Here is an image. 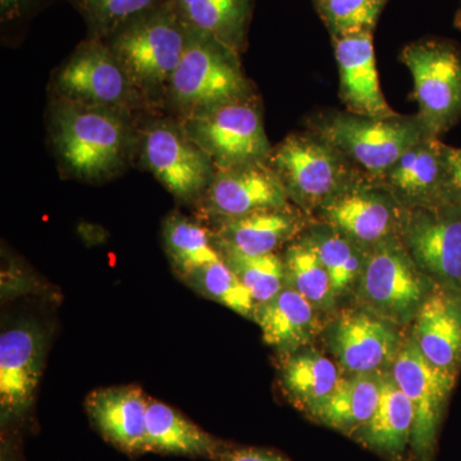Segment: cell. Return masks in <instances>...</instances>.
<instances>
[{
  "mask_svg": "<svg viewBox=\"0 0 461 461\" xmlns=\"http://www.w3.org/2000/svg\"><path fill=\"white\" fill-rule=\"evenodd\" d=\"M305 221L293 206L256 212L244 217L218 222L212 238L218 250H233L245 256L275 254L294 241Z\"/></svg>",
  "mask_w": 461,
  "mask_h": 461,
  "instance_id": "obj_21",
  "label": "cell"
},
{
  "mask_svg": "<svg viewBox=\"0 0 461 461\" xmlns=\"http://www.w3.org/2000/svg\"><path fill=\"white\" fill-rule=\"evenodd\" d=\"M456 23H457V25H459L461 27V9H460L459 14H457Z\"/></svg>",
  "mask_w": 461,
  "mask_h": 461,
  "instance_id": "obj_38",
  "label": "cell"
},
{
  "mask_svg": "<svg viewBox=\"0 0 461 461\" xmlns=\"http://www.w3.org/2000/svg\"><path fill=\"white\" fill-rule=\"evenodd\" d=\"M206 218H232L291 206L284 185L267 162L215 169L213 181L198 203Z\"/></svg>",
  "mask_w": 461,
  "mask_h": 461,
  "instance_id": "obj_14",
  "label": "cell"
},
{
  "mask_svg": "<svg viewBox=\"0 0 461 461\" xmlns=\"http://www.w3.org/2000/svg\"><path fill=\"white\" fill-rule=\"evenodd\" d=\"M414 81V98L429 138L439 139L461 118V51L444 39L406 45L400 57Z\"/></svg>",
  "mask_w": 461,
  "mask_h": 461,
  "instance_id": "obj_7",
  "label": "cell"
},
{
  "mask_svg": "<svg viewBox=\"0 0 461 461\" xmlns=\"http://www.w3.org/2000/svg\"><path fill=\"white\" fill-rule=\"evenodd\" d=\"M163 241L173 268L181 278L222 258L215 248L212 233L202 223L178 213L166 218Z\"/></svg>",
  "mask_w": 461,
  "mask_h": 461,
  "instance_id": "obj_30",
  "label": "cell"
},
{
  "mask_svg": "<svg viewBox=\"0 0 461 461\" xmlns=\"http://www.w3.org/2000/svg\"><path fill=\"white\" fill-rule=\"evenodd\" d=\"M54 100L136 112L148 108L131 78L104 41L87 39L54 74Z\"/></svg>",
  "mask_w": 461,
  "mask_h": 461,
  "instance_id": "obj_8",
  "label": "cell"
},
{
  "mask_svg": "<svg viewBox=\"0 0 461 461\" xmlns=\"http://www.w3.org/2000/svg\"><path fill=\"white\" fill-rule=\"evenodd\" d=\"M306 238L329 272L336 299L351 290L362 277L366 250L327 224L313 227Z\"/></svg>",
  "mask_w": 461,
  "mask_h": 461,
  "instance_id": "obj_28",
  "label": "cell"
},
{
  "mask_svg": "<svg viewBox=\"0 0 461 461\" xmlns=\"http://www.w3.org/2000/svg\"><path fill=\"white\" fill-rule=\"evenodd\" d=\"M390 369L414 409L412 461H432L446 405L457 377L429 363L411 338L403 342Z\"/></svg>",
  "mask_w": 461,
  "mask_h": 461,
  "instance_id": "obj_12",
  "label": "cell"
},
{
  "mask_svg": "<svg viewBox=\"0 0 461 461\" xmlns=\"http://www.w3.org/2000/svg\"><path fill=\"white\" fill-rule=\"evenodd\" d=\"M180 122L211 157L215 169L267 162L272 151L254 96L181 118Z\"/></svg>",
  "mask_w": 461,
  "mask_h": 461,
  "instance_id": "obj_9",
  "label": "cell"
},
{
  "mask_svg": "<svg viewBox=\"0 0 461 461\" xmlns=\"http://www.w3.org/2000/svg\"><path fill=\"white\" fill-rule=\"evenodd\" d=\"M39 0H0L3 20H11L26 14L27 9L36 5Z\"/></svg>",
  "mask_w": 461,
  "mask_h": 461,
  "instance_id": "obj_37",
  "label": "cell"
},
{
  "mask_svg": "<svg viewBox=\"0 0 461 461\" xmlns=\"http://www.w3.org/2000/svg\"><path fill=\"white\" fill-rule=\"evenodd\" d=\"M149 397L141 388L117 386L99 388L85 400L91 423L100 436L130 456L147 454Z\"/></svg>",
  "mask_w": 461,
  "mask_h": 461,
  "instance_id": "obj_18",
  "label": "cell"
},
{
  "mask_svg": "<svg viewBox=\"0 0 461 461\" xmlns=\"http://www.w3.org/2000/svg\"><path fill=\"white\" fill-rule=\"evenodd\" d=\"M388 0H321L315 2L318 14L330 36L373 32Z\"/></svg>",
  "mask_w": 461,
  "mask_h": 461,
  "instance_id": "obj_34",
  "label": "cell"
},
{
  "mask_svg": "<svg viewBox=\"0 0 461 461\" xmlns=\"http://www.w3.org/2000/svg\"><path fill=\"white\" fill-rule=\"evenodd\" d=\"M436 282L421 271L399 236L366 250L357 299L366 311L395 326L417 317Z\"/></svg>",
  "mask_w": 461,
  "mask_h": 461,
  "instance_id": "obj_6",
  "label": "cell"
},
{
  "mask_svg": "<svg viewBox=\"0 0 461 461\" xmlns=\"http://www.w3.org/2000/svg\"><path fill=\"white\" fill-rule=\"evenodd\" d=\"M414 409L391 372L382 375L381 395L371 420L353 436L355 441L390 461H403L411 451Z\"/></svg>",
  "mask_w": 461,
  "mask_h": 461,
  "instance_id": "obj_23",
  "label": "cell"
},
{
  "mask_svg": "<svg viewBox=\"0 0 461 461\" xmlns=\"http://www.w3.org/2000/svg\"><path fill=\"white\" fill-rule=\"evenodd\" d=\"M397 236L421 271L461 293V206L439 202L403 208Z\"/></svg>",
  "mask_w": 461,
  "mask_h": 461,
  "instance_id": "obj_11",
  "label": "cell"
},
{
  "mask_svg": "<svg viewBox=\"0 0 461 461\" xmlns=\"http://www.w3.org/2000/svg\"><path fill=\"white\" fill-rule=\"evenodd\" d=\"M147 441L149 453L211 461L223 445L181 411L154 399L148 403Z\"/></svg>",
  "mask_w": 461,
  "mask_h": 461,
  "instance_id": "obj_24",
  "label": "cell"
},
{
  "mask_svg": "<svg viewBox=\"0 0 461 461\" xmlns=\"http://www.w3.org/2000/svg\"><path fill=\"white\" fill-rule=\"evenodd\" d=\"M338 366L315 350H299L285 357L282 386L291 402L311 417L338 386Z\"/></svg>",
  "mask_w": 461,
  "mask_h": 461,
  "instance_id": "obj_27",
  "label": "cell"
},
{
  "mask_svg": "<svg viewBox=\"0 0 461 461\" xmlns=\"http://www.w3.org/2000/svg\"><path fill=\"white\" fill-rule=\"evenodd\" d=\"M142 163L178 202L198 204L211 186L215 166L178 118L151 121L140 135Z\"/></svg>",
  "mask_w": 461,
  "mask_h": 461,
  "instance_id": "obj_10",
  "label": "cell"
},
{
  "mask_svg": "<svg viewBox=\"0 0 461 461\" xmlns=\"http://www.w3.org/2000/svg\"><path fill=\"white\" fill-rule=\"evenodd\" d=\"M169 0H75L86 25L90 38L104 41L133 18L165 5Z\"/></svg>",
  "mask_w": 461,
  "mask_h": 461,
  "instance_id": "obj_33",
  "label": "cell"
},
{
  "mask_svg": "<svg viewBox=\"0 0 461 461\" xmlns=\"http://www.w3.org/2000/svg\"><path fill=\"white\" fill-rule=\"evenodd\" d=\"M320 311L304 296L285 286L268 302L257 304L253 318L266 344L287 357L311 344L321 332Z\"/></svg>",
  "mask_w": 461,
  "mask_h": 461,
  "instance_id": "obj_22",
  "label": "cell"
},
{
  "mask_svg": "<svg viewBox=\"0 0 461 461\" xmlns=\"http://www.w3.org/2000/svg\"><path fill=\"white\" fill-rule=\"evenodd\" d=\"M332 41L339 71V95L348 112L364 117H395L397 113L388 105L379 85L373 32Z\"/></svg>",
  "mask_w": 461,
  "mask_h": 461,
  "instance_id": "obj_17",
  "label": "cell"
},
{
  "mask_svg": "<svg viewBox=\"0 0 461 461\" xmlns=\"http://www.w3.org/2000/svg\"><path fill=\"white\" fill-rule=\"evenodd\" d=\"M218 251L248 288L256 305L273 299L286 286L284 258L277 253L251 257L233 250Z\"/></svg>",
  "mask_w": 461,
  "mask_h": 461,
  "instance_id": "obj_32",
  "label": "cell"
},
{
  "mask_svg": "<svg viewBox=\"0 0 461 461\" xmlns=\"http://www.w3.org/2000/svg\"><path fill=\"white\" fill-rule=\"evenodd\" d=\"M182 280L203 296L220 303L235 313L247 318L253 315L256 308L253 296L222 258L190 272Z\"/></svg>",
  "mask_w": 461,
  "mask_h": 461,
  "instance_id": "obj_31",
  "label": "cell"
},
{
  "mask_svg": "<svg viewBox=\"0 0 461 461\" xmlns=\"http://www.w3.org/2000/svg\"><path fill=\"white\" fill-rule=\"evenodd\" d=\"M382 375L372 372L341 377L326 402L311 415L312 420L353 438L377 409Z\"/></svg>",
  "mask_w": 461,
  "mask_h": 461,
  "instance_id": "obj_25",
  "label": "cell"
},
{
  "mask_svg": "<svg viewBox=\"0 0 461 461\" xmlns=\"http://www.w3.org/2000/svg\"><path fill=\"white\" fill-rule=\"evenodd\" d=\"M267 163L280 178L290 202L308 214H315L359 178L350 160L314 131L290 133L272 148Z\"/></svg>",
  "mask_w": 461,
  "mask_h": 461,
  "instance_id": "obj_4",
  "label": "cell"
},
{
  "mask_svg": "<svg viewBox=\"0 0 461 461\" xmlns=\"http://www.w3.org/2000/svg\"><path fill=\"white\" fill-rule=\"evenodd\" d=\"M45 363V336L23 321L0 336V415L2 424L20 420L32 408Z\"/></svg>",
  "mask_w": 461,
  "mask_h": 461,
  "instance_id": "obj_15",
  "label": "cell"
},
{
  "mask_svg": "<svg viewBox=\"0 0 461 461\" xmlns=\"http://www.w3.org/2000/svg\"><path fill=\"white\" fill-rule=\"evenodd\" d=\"M412 341L437 368L461 371V293L436 284L415 317Z\"/></svg>",
  "mask_w": 461,
  "mask_h": 461,
  "instance_id": "obj_19",
  "label": "cell"
},
{
  "mask_svg": "<svg viewBox=\"0 0 461 461\" xmlns=\"http://www.w3.org/2000/svg\"><path fill=\"white\" fill-rule=\"evenodd\" d=\"M286 286L294 288L321 312L330 313L336 305L332 284L306 235L288 244L284 254Z\"/></svg>",
  "mask_w": 461,
  "mask_h": 461,
  "instance_id": "obj_29",
  "label": "cell"
},
{
  "mask_svg": "<svg viewBox=\"0 0 461 461\" xmlns=\"http://www.w3.org/2000/svg\"><path fill=\"white\" fill-rule=\"evenodd\" d=\"M51 147L60 171L84 182L107 181L131 162L140 142L132 112L53 100Z\"/></svg>",
  "mask_w": 461,
  "mask_h": 461,
  "instance_id": "obj_1",
  "label": "cell"
},
{
  "mask_svg": "<svg viewBox=\"0 0 461 461\" xmlns=\"http://www.w3.org/2000/svg\"><path fill=\"white\" fill-rule=\"evenodd\" d=\"M312 131L360 167L375 184L405 151L429 136L417 115L399 114L387 118L330 114L315 121Z\"/></svg>",
  "mask_w": 461,
  "mask_h": 461,
  "instance_id": "obj_5",
  "label": "cell"
},
{
  "mask_svg": "<svg viewBox=\"0 0 461 461\" xmlns=\"http://www.w3.org/2000/svg\"><path fill=\"white\" fill-rule=\"evenodd\" d=\"M444 142L424 138L402 154L375 184L403 208L445 202Z\"/></svg>",
  "mask_w": 461,
  "mask_h": 461,
  "instance_id": "obj_20",
  "label": "cell"
},
{
  "mask_svg": "<svg viewBox=\"0 0 461 461\" xmlns=\"http://www.w3.org/2000/svg\"><path fill=\"white\" fill-rule=\"evenodd\" d=\"M314 2H321V0H314Z\"/></svg>",
  "mask_w": 461,
  "mask_h": 461,
  "instance_id": "obj_39",
  "label": "cell"
},
{
  "mask_svg": "<svg viewBox=\"0 0 461 461\" xmlns=\"http://www.w3.org/2000/svg\"><path fill=\"white\" fill-rule=\"evenodd\" d=\"M327 344L339 366L357 375L391 368L403 342L395 324L366 309H348L330 323Z\"/></svg>",
  "mask_w": 461,
  "mask_h": 461,
  "instance_id": "obj_16",
  "label": "cell"
},
{
  "mask_svg": "<svg viewBox=\"0 0 461 461\" xmlns=\"http://www.w3.org/2000/svg\"><path fill=\"white\" fill-rule=\"evenodd\" d=\"M402 212L403 206L386 189L359 177L321 205L315 215L320 223L368 250L399 235Z\"/></svg>",
  "mask_w": 461,
  "mask_h": 461,
  "instance_id": "obj_13",
  "label": "cell"
},
{
  "mask_svg": "<svg viewBox=\"0 0 461 461\" xmlns=\"http://www.w3.org/2000/svg\"><path fill=\"white\" fill-rule=\"evenodd\" d=\"M190 29L172 0L133 18L104 39L148 107L166 103Z\"/></svg>",
  "mask_w": 461,
  "mask_h": 461,
  "instance_id": "obj_2",
  "label": "cell"
},
{
  "mask_svg": "<svg viewBox=\"0 0 461 461\" xmlns=\"http://www.w3.org/2000/svg\"><path fill=\"white\" fill-rule=\"evenodd\" d=\"M213 461H290L285 455L269 448L254 447V446H221Z\"/></svg>",
  "mask_w": 461,
  "mask_h": 461,
  "instance_id": "obj_36",
  "label": "cell"
},
{
  "mask_svg": "<svg viewBox=\"0 0 461 461\" xmlns=\"http://www.w3.org/2000/svg\"><path fill=\"white\" fill-rule=\"evenodd\" d=\"M445 166V202L461 206V148L442 145Z\"/></svg>",
  "mask_w": 461,
  "mask_h": 461,
  "instance_id": "obj_35",
  "label": "cell"
},
{
  "mask_svg": "<svg viewBox=\"0 0 461 461\" xmlns=\"http://www.w3.org/2000/svg\"><path fill=\"white\" fill-rule=\"evenodd\" d=\"M239 54L190 29L186 50L172 76L166 100L178 120L253 96Z\"/></svg>",
  "mask_w": 461,
  "mask_h": 461,
  "instance_id": "obj_3",
  "label": "cell"
},
{
  "mask_svg": "<svg viewBox=\"0 0 461 461\" xmlns=\"http://www.w3.org/2000/svg\"><path fill=\"white\" fill-rule=\"evenodd\" d=\"M256 0H172L189 29L222 42L235 51L244 50Z\"/></svg>",
  "mask_w": 461,
  "mask_h": 461,
  "instance_id": "obj_26",
  "label": "cell"
}]
</instances>
